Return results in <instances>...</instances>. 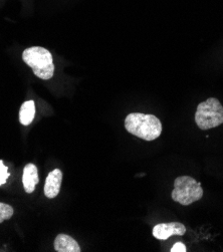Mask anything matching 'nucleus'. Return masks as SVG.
I'll list each match as a JSON object with an SVG mask.
<instances>
[{
  "label": "nucleus",
  "mask_w": 223,
  "mask_h": 252,
  "mask_svg": "<svg viewBox=\"0 0 223 252\" xmlns=\"http://www.w3.org/2000/svg\"><path fill=\"white\" fill-rule=\"evenodd\" d=\"M195 122L200 130H209L223 124V107L215 97H209L197 107Z\"/></svg>",
  "instance_id": "nucleus-3"
},
{
  "label": "nucleus",
  "mask_w": 223,
  "mask_h": 252,
  "mask_svg": "<svg viewBox=\"0 0 223 252\" xmlns=\"http://www.w3.org/2000/svg\"><path fill=\"white\" fill-rule=\"evenodd\" d=\"M9 176L10 174L8 172V168L3 164V161L0 160V186H2L3 184L6 183Z\"/></svg>",
  "instance_id": "nucleus-11"
},
{
  "label": "nucleus",
  "mask_w": 223,
  "mask_h": 252,
  "mask_svg": "<svg viewBox=\"0 0 223 252\" xmlns=\"http://www.w3.org/2000/svg\"><path fill=\"white\" fill-rule=\"evenodd\" d=\"M35 116V105L33 100H28L23 103L19 111V122L23 126H29L32 124Z\"/></svg>",
  "instance_id": "nucleus-9"
},
{
  "label": "nucleus",
  "mask_w": 223,
  "mask_h": 252,
  "mask_svg": "<svg viewBox=\"0 0 223 252\" xmlns=\"http://www.w3.org/2000/svg\"><path fill=\"white\" fill-rule=\"evenodd\" d=\"M170 251L171 252H186L187 250H186V246L182 242H177L173 245Z\"/></svg>",
  "instance_id": "nucleus-12"
},
{
  "label": "nucleus",
  "mask_w": 223,
  "mask_h": 252,
  "mask_svg": "<svg viewBox=\"0 0 223 252\" xmlns=\"http://www.w3.org/2000/svg\"><path fill=\"white\" fill-rule=\"evenodd\" d=\"M126 130L145 141H153L160 137L162 133V124L154 115L132 113L126 117Z\"/></svg>",
  "instance_id": "nucleus-1"
},
{
  "label": "nucleus",
  "mask_w": 223,
  "mask_h": 252,
  "mask_svg": "<svg viewBox=\"0 0 223 252\" xmlns=\"http://www.w3.org/2000/svg\"><path fill=\"white\" fill-rule=\"evenodd\" d=\"M22 60L33 73L41 80H51L55 73L54 59L49 50L41 46H32L27 48L22 54Z\"/></svg>",
  "instance_id": "nucleus-2"
},
{
  "label": "nucleus",
  "mask_w": 223,
  "mask_h": 252,
  "mask_svg": "<svg viewBox=\"0 0 223 252\" xmlns=\"http://www.w3.org/2000/svg\"><path fill=\"white\" fill-rule=\"evenodd\" d=\"M39 182L37 168L34 164H28L23 169L22 183L24 191L32 194L35 190V186Z\"/></svg>",
  "instance_id": "nucleus-7"
},
{
  "label": "nucleus",
  "mask_w": 223,
  "mask_h": 252,
  "mask_svg": "<svg viewBox=\"0 0 223 252\" xmlns=\"http://www.w3.org/2000/svg\"><path fill=\"white\" fill-rule=\"evenodd\" d=\"M13 213V208L10 205L0 202V223H2L4 220L10 219Z\"/></svg>",
  "instance_id": "nucleus-10"
},
{
  "label": "nucleus",
  "mask_w": 223,
  "mask_h": 252,
  "mask_svg": "<svg viewBox=\"0 0 223 252\" xmlns=\"http://www.w3.org/2000/svg\"><path fill=\"white\" fill-rule=\"evenodd\" d=\"M55 249L58 252H81L79 243L66 234H59L56 237Z\"/></svg>",
  "instance_id": "nucleus-8"
},
{
  "label": "nucleus",
  "mask_w": 223,
  "mask_h": 252,
  "mask_svg": "<svg viewBox=\"0 0 223 252\" xmlns=\"http://www.w3.org/2000/svg\"><path fill=\"white\" fill-rule=\"evenodd\" d=\"M186 233L184 224L179 222H169L157 224L153 228V236L159 240H166L173 235L182 236Z\"/></svg>",
  "instance_id": "nucleus-5"
},
{
  "label": "nucleus",
  "mask_w": 223,
  "mask_h": 252,
  "mask_svg": "<svg viewBox=\"0 0 223 252\" xmlns=\"http://www.w3.org/2000/svg\"><path fill=\"white\" fill-rule=\"evenodd\" d=\"M62 181H63L62 171L59 169L52 171L47 175V178L45 180L44 195L49 199L56 198L60 194Z\"/></svg>",
  "instance_id": "nucleus-6"
},
{
  "label": "nucleus",
  "mask_w": 223,
  "mask_h": 252,
  "mask_svg": "<svg viewBox=\"0 0 223 252\" xmlns=\"http://www.w3.org/2000/svg\"><path fill=\"white\" fill-rule=\"evenodd\" d=\"M203 197L201 183L189 176H180L174 181L172 199L183 206H188Z\"/></svg>",
  "instance_id": "nucleus-4"
}]
</instances>
